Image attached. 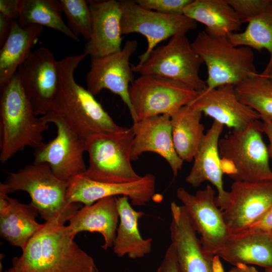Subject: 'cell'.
<instances>
[{
  "mask_svg": "<svg viewBox=\"0 0 272 272\" xmlns=\"http://www.w3.org/2000/svg\"><path fill=\"white\" fill-rule=\"evenodd\" d=\"M86 56L83 53L57 61L56 93L49 111L40 117L48 124L55 119L62 121L85 141L94 134L116 132L126 128L116 124L95 96L76 82L75 70Z\"/></svg>",
  "mask_w": 272,
  "mask_h": 272,
  "instance_id": "obj_1",
  "label": "cell"
},
{
  "mask_svg": "<svg viewBox=\"0 0 272 272\" xmlns=\"http://www.w3.org/2000/svg\"><path fill=\"white\" fill-rule=\"evenodd\" d=\"M74 239L67 226L45 222L21 256L13 258V266L16 272H99Z\"/></svg>",
  "mask_w": 272,
  "mask_h": 272,
  "instance_id": "obj_2",
  "label": "cell"
},
{
  "mask_svg": "<svg viewBox=\"0 0 272 272\" xmlns=\"http://www.w3.org/2000/svg\"><path fill=\"white\" fill-rule=\"evenodd\" d=\"M48 128V123L35 114L16 73L1 89V162H7L26 147H38Z\"/></svg>",
  "mask_w": 272,
  "mask_h": 272,
  "instance_id": "obj_3",
  "label": "cell"
},
{
  "mask_svg": "<svg viewBox=\"0 0 272 272\" xmlns=\"http://www.w3.org/2000/svg\"><path fill=\"white\" fill-rule=\"evenodd\" d=\"M68 183L57 178L46 163L33 162L15 172L9 173L0 188L8 194L16 191L27 192L31 203L47 222L64 225L80 206L66 198Z\"/></svg>",
  "mask_w": 272,
  "mask_h": 272,
  "instance_id": "obj_4",
  "label": "cell"
},
{
  "mask_svg": "<svg viewBox=\"0 0 272 272\" xmlns=\"http://www.w3.org/2000/svg\"><path fill=\"white\" fill-rule=\"evenodd\" d=\"M261 119L242 129H232L219 142L224 173L234 181L272 180L269 155L265 145Z\"/></svg>",
  "mask_w": 272,
  "mask_h": 272,
  "instance_id": "obj_5",
  "label": "cell"
},
{
  "mask_svg": "<svg viewBox=\"0 0 272 272\" xmlns=\"http://www.w3.org/2000/svg\"><path fill=\"white\" fill-rule=\"evenodd\" d=\"M191 46L207 66L206 88L235 86L258 74L252 49L234 45L228 36H215L205 30L199 32Z\"/></svg>",
  "mask_w": 272,
  "mask_h": 272,
  "instance_id": "obj_6",
  "label": "cell"
},
{
  "mask_svg": "<svg viewBox=\"0 0 272 272\" xmlns=\"http://www.w3.org/2000/svg\"><path fill=\"white\" fill-rule=\"evenodd\" d=\"M133 138L131 127L90 137L86 140L89 163L83 175L94 181L110 183L140 179L142 176L134 170L131 163Z\"/></svg>",
  "mask_w": 272,
  "mask_h": 272,
  "instance_id": "obj_7",
  "label": "cell"
},
{
  "mask_svg": "<svg viewBox=\"0 0 272 272\" xmlns=\"http://www.w3.org/2000/svg\"><path fill=\"white\" fill-rule=\"evenodd\" d=\"M203 63L186 34H179L171 37L166 44L157 46L144 62L132 64L131 68L133 72L141 76L174 80L199 92L207 87L199 75Z\"/></svg>",
  "mask_w": 272,
  "mask_h": 272,
  "instance_id": "obj_8",
  "label": "cell"
},
{
  "mask_svg": "<svg viewBox=\"0 0 272 272\" xmlns=\"http://www.w3.org/2000/svg\"><path fill=\"white\" fill-rule=\"evenodd\" d=\"M128 91L137 121L159 115L171 118L188 105L197 94V91L181 83L141 75L134 80Z\"/></svg>",
  "mask_w": 272,
  "mask_h": 272,
  "instance_id": "obj_9",
  "label": "cell"
},
{
  "mask_svg": "<svg viewBox=\"0 0 272 272\" xmlns=\"http://www.w3.org/2000/svg\"><path fill=\"white\" fill-rule=\"evenodd\" d=\"M122 16V35L138 33L147 41L146 51L139 56V64L162 41L179 34H186L197 28V23L183 14H167L144 8L135 1H119Z\"/></svg>",
  "mask_w": 272,
  "mask_h": 272,
  "instance_id": "obj_10",
  "label": "cell"
},
{
  "mask_svg": "<svg viewBox=\"0 0 272 272\" xmlns=\"http://www.w3.org/2000/svg\"><path fill=\"white\" fill-rule=\"evenodd\" d=\"M216 191L210 185L191 194L182 187L176 191L193 226L200 235L204 251L216 256L230 233L225 222L223 211L217 205Z\"/></svg>",
  "mask_w": 272,
  "mask_h": 272,
  "instance_id": "obj_11",
  "label": "cell"
},
{
  "mask_svg": "<svg viewBox=\"0 0 272 272\" xmlns=\"http://www.w3.org/2000/svg\"><path fill=\"white\" fill-rule=\"evenodd\" d=\"M138 47L134 40H127L123 48L116 52L92 58L86 76L87 89L94 96L103 89L119 96L127 106L133 122L137 121L129 96V83L134 76L129 59Z\"/></svg>",
  "mask_w": 272,
  "mask_h": 272,
  "instance_id": "obj_12",
  "label": "cell"
},
{
  "mask_svg": "<svg viewBox=\"0 0 272 272\" xmlns=\"http://www.w3.org/2000/svg\"><path fill=\"white\" fill-rule=\"evenodd\" d=\"M17 73L35 114L45 115L52 104L58 81L57 61L51 51L42 46L31 52Z\"/></svg>",
  "mask_w": 272,
  "mask_h": 272,
  "instance_id": "obj_13",
  "label": "cell"
},
{
  "mask_svg": "<svg viewBox=\"0 0 272 272\" xmlns=\"http://www.w3.org/2000/svg\"><path fill=\"white\" fill-rule=\"evenodd\" d=\"M170 234L181 272H224L218 256L207 253L183 206L170 204Z\"/></svg>",
  "mask_w": 272,
  "mask_h": 272,
  "instance_id": "obj_14",
  "label": "cell"
},
{
  "mask_svg": "<svg viewBox=\"0 0 272 272\" xmlns=\"http://www.w3.org/2000/svg\"><path fill=\"white\" fill-rule=\"evenodd\" d=\"M51 123L56 125V135L34 149V162L48 164L57 178L68 183L87 169L84 159L86 141L73 132L62 121L55 119Z\"/></svg>",
  "mask_w": 272,
  "mask_h": 272,
  "instance_id": "obj_15",
  "label": "cell"
},
{
  "mask_svg": "<svg viewBox=\"0 0 272 272\" xmlns=\"http://www.w3.org/2000/svg\"><path fill=\"white\" fill-rule=\"evenodd\" d=\"M156 177L148 173L137 181L125 183H110L91 180L83 174L68 182L66 198L69 203L90 206L107 197L124 196L132 205L143 206L155 195Z\"/></svg>",
  "mask_w": 272,
  "mask_h": 272,
  "instance_id": "obj_16",
  "label": "cell"
},
{
  "mask_svg": "<svg viewBox=\"0 0 272 272\" xmlns=\"http://www.w3.org/2000/svg\"><path fill=\"white\" fill-rule=\"evenodd\" d=\"M272 206V180L234 181L223 211L230 233L248 229Z\"/></svg>",
  "mask_w": 272,
  "mask_h": 272,
  "instance_id": "obj_17",
  "label": "cell"
},
{
  "mask_svg": "<svg viewBox=\"0 0 272 272\" xmlns=\"http://www.w3.org/2000/svg\"><path fill=\"white\" fill-rule=\"evenodd\" d=\"M232 129H242L260 120L257 112L241 102L232 85H223L209 91L197 92L187 105Z\"/></svg>",
  "mask_w": 272,
  "mask_h": 272,
  "instance_id": "obj_18",
  "label": "cell"
},
{
  "mask_svg": "<svg viewBox=\"0 0 272 272\" xmlns=\"http://www.w3.org/2000/svg\"><path fill=\"white\" fill-rule=\"evenodd\" d=\"M91 18V32L84 53L92 58L106 56L121 49L122 11L119 1H87Z\"/></svg>",
  "mask_w": 272,
  "mask_h": 272,
  "instance_id": "obj_19",
  "label": "cell"
},
{
  "mask_svg": "<svg viewBox=\"0 0 272 272\" xmlns=\"http://www.w3.org/2000/svg\"><path fill=\"white\" fill-rule=\"evenodd\" d=\"M131 128L134 133L131 160H137L146 152L156 153L168 163L175 178L184 161L174 147L171 117L167 115L150 117L133 122Z\"/></svg>",
  "mask_w": 272,
  "mask_h": 272,
  "instance_id": "obj_20",
  "label": "cell"
},
{
  "mask_svg": "<svg viewBox=\"0 0 272 272\" xmlns=\"http://www.w3.org/2000/svg\"><path fill=\"white\" fill-rule=\"evenodd\" d=\"M224 125L213 121L210 128L205 133L202 141L193 158L191 169L185 178L192 186L196 187L203 182L209 181L217 190L215 200L217 205L224 211L227 206L229 191L224 188L219 142Z\"/></svg>",
  "mask_w": 272,
  "mask_h": 272,
  "instance_id": "obj_21",
  "label": "cell"
},
{
  "mask_svg": "<svg viewBox=\"0 0 272 272\" xmlns=\"http://www.w3.org/2000/svg\"><path fill=\"white\" fill-rule=\"evenodd\" d=\"M217 256L233 266L243 264L272 268V231L247 229L230 233Z\"/></svg>",
  "mask_w": 272,
  "mask_h": 272,
  "instance_id": "obj_22",
  "label": "cell"
},
{
  "mask_svg": "<svg viewBox=\"0 0 272 272\" xmlns=\"http://www.w3.org/2000/svg\"><path fill=\"white\" fill-rule=\"evenodd\" d=\"M39 215L30 202L25 204L0 191V235L12 246L23 250L44 226L37 222Z\"/></svg>",
  "mask_w": 272,
  "mask_h": 272,
  "instance_id": "obj_23",
  "label": "cell"
},
{
  "mask_svg": "<svg viewBox=\"0 0 272 272\" xmlns=\"http://www.w3.org/2000/svg\"><path fill=\"white\" fill-rule=\"evenodd\" d=\"M116 197H105L80 208L69 220L71 235L75 238L83 231L97 232L104 238L101 247L104 250L112 247L119 219Z\"/></svg>",
  "mask_w": 272,
  "mask_h": 272,
  "instance_id": "obj_24",
  "label": "cell"
},
{
  "mask_svg": "<svg viewBox=\"0 0 272 272\" xmlns=\"http://www.w3.org/2000/svg\"><path fill=\"white\" fill-rule=\"evenodd\" d=\"M128 199L124 196L116 197L119 219L112 247L119 257L127 255L132 259L141 258L152 251L153 239H144L141 236L138 222L145 214L134 210Z\"/></svg>",
  "mask_w": 272,
  "mask_h": 272,
  "instance_id": "obj_25",
  "label": "cell"
},
{
  "mask_svg": "<svg viewBox=\"0 0 272 272\" xmlns=\"http://www.w3.org/2000/svg\"><path fill=\"white\" fill-rule=\"evenodd\" d=\"M43 29V26L38 25L22 26L18 21L13 22L10 32L1 47V89L9 82L27 58Z\"/></svg>",
  "mask_w": 272,
  "mask_h": 272,
  "instance_id": "obj_26",
  "label": "cell"
},
{
  "mask_svg": "<svg viewBox=\"0 0 272 272\" xmlns=\"http://www.w3.org/2000/svg\"><path fill=\"white\" fill-rule=\"evenodd\" d=\"M183 15L206 26L215 36H227L240 29L243 24L227 0H192Z\"/></svg>",
  "mask_w": 272,
  "mask_h": 272,
  "instance_id": "obj_27",
  "label": "cell"
},
{
  "mask_svg": "<svg viewBox=\"0 0 272 272\" xmlns=\"http://www.w3.org/2000/svg\"><path fill=\"white\" fill-rule=\"evenodd\" d=\"M202 113L188 105L171 118L172 135L176 153L183 161L191 162L202 141L205 127Z\"/></svg>",
  "mask_w": 272,
  "mask_h": 272,
  "instance_id": "obj_28",
  "label": "cell"
},
{
  "mask_svg": "<svg viewBox=\"0 0 272 272\" xmlns=\"http://www.w3.org/2000/svg\"><path fill=\"white\" fill-rule=\"evenodd\" d=\"M62 12L59 1L20 0L18 22L22 26L38 25L47 27L80 42L78 36L63 21Z\"/></svg>",
  "mask_w": 272,
  "mask_h": 272,
  "instance_id": "obj_29",
  "label": "cell"
},
{
  "mask_svg": "<svg viewBox=\"0 0 272 272\" xmlns=\"http://www.w3.org/2000/svg\"><path fill=\"white\" fill-rule=\"evenodd\" d=\"M248 23L246 29L227 36L236 46H245L257 50H266L270 55L266 66L272 64V0L257 16Z\"/></svg>",
  "mask_w": 272,
  "mask_h": 272,
  "instance_id": "obj_30",
  "label": "cell"
},
{
  "mask_svg": "<svg viewBox=\"0 0 272 272\" xmlns=\"http://www.w3.org/2000/svg\"><path fill=\"white\" fill-rule=\"evenodd\" d=\"M239 100L258 113L261 120L272 121V80L258 73L236 85Z\"/></svg>",
  "mask_w": 272,
  "mask_h": 272,
  "instance_id": "obj_31",
  "label": "cell"
},
{
  "mask_svg": "<svg viewBox=\"0 0 272 272\" xmlns=\"http://www.w3.org/2000/svg\"><path fill=\"white\" fill-rule=\"evenodd\" d=\"M62 12L76 32L88 40L91 32V18L87 1L60 0Z\"/></svg>",
  "mask_w": 272,
  "mask_h": 272,
  "instance_id": "obj_32",
  "label": "cell"
},
{
  "mask_svg": "<svg viewBox=\"0 0 272 272\" xmlns=\"http://www.w3.org/2000/svg\"><path fill=\"white\" fill-rule=\"evenodd\" d=\"M240 21L248 23L259 15L270 0H227Z\"/></svg>",
  "mask_w": 272,
  "mask_h": 272,
  "instance_id": "obj_33",
  "label": "cell"
},
{
  "mask_svg": "<svg viewBox=\"0 0 272 272\" xmlns=\"http://www.w3.org/2000/svg\"><path fill=\"white\" fill-rule=\"evenodd\" d=\"M192 0H136L141 6L167 14H183L184 8Z\"/></svg>",
  "mask_w": 272,
  "mask_h": 272,
  "instance_id": "obj_34",
  "label": "cell"
},
{
  "mask_svg": "<svg viewBox=\"0 0 272 272\" xmlns=\"http://www.w3.org/2000/svg\"><path fill=\"white\" fill-rule=\"evenodd\" d=\"M157 272H181L172 244L167 249Z\"/></svg>",
  "mask_w": 272,
  "mask_h": 272,
  "instance_id": "obj_35",
  "label": "cell"
},
{
  "mask_svg": "<svg viewBox=\"0 0 272 272\" xmlns=\"http://www.w3.org/2000/svg\"><path fill=\"white\" fill-rule=\"evenodd\" d=\"M20 0H1L0 14L8 19L16 21L19 17Z\"/></svg>",
  "mask_w": 272,
  "mask_h": 272,
  "instance_id": "obj_36",
  "label": "cell"
},
{
  "mask_svg": "<svg viewBox=\"0 0 272 272\" xmlns=\"http://www.w3.org/2000/svg\"><path fill=\"white\" fill-rule=\"evenodd\" d=\"M248 229L272 231V206Z\"/></svg>",
  "mask_w": 272,
  "mask_h": 272,
  "instance_id": "obj_37",
  "label": "cell"
},
{
  "mask_svg": "<svg viewBox=\"0 0 272 272\" xmlns=\"http://www.w3.org/2000/svg\"><path fill=\"white\" fill-rule=\"evenodd\" d=\"M13 21L0 14V46L5 43L11 29Z\"/></svg>",
  "mask_w": 272,
  "mask_h": 272,
  "instance_id": "obj_38",
  "label": "cell"
},
{
  "mask_svg": "<svg viewBox=\"0 0 272 272\" xmlns=\"http://www.w3.org/2000/svg\"><path fill=\"white\" fill-rule=\"evenodd\" d=\"M261 121L262 132L266 134L269 141L267 148L269 157L272 158V121L261 120Z\"/></svg>",
  "mask_w": 272,
  "mask_h": 272,
  "instance_id": "obj_39",
  "label": "cell"
},
{
  "mask_svg": "<svg viewBox=\"0 0 272 272\" xmlns=\"http://www.w3.org/2000/svg\"><path fill=\"white\" fill-rule=\"evenodd\" d=\"M227 272H259L255 267L247 264H239L233 266Z\"/></svg>",
  "mask_w": 272,
  "mask_h": 272,
  "instance_id": "obj_40",
  "label": "cell"
},
{
  "mask_svg": "<svg viewBox=\"0 0 272 272\" xmlns=\"http://www.w3.org/2000/svg\"><path fill=\"white\" fill-rule=\"evenodd\" d=\"M262 73L267 76L272 80V64L266 66Z\"/></svg>",
  "mask_w": 272,
  "mask_h": 272,
  "instance_id": "obj_41",
  "label": "cell"
},
{
  "mask_svg": "<svg viewBox=\"0 0 272 272\" xmlns=\"http://www.w3.org/2000/svg\"><path fill=\"white\" fill-rule=\"evenodd\" d=\"M4 272H16V271L15 268L13 266H12L11 268H10L9 269L5 270Z\"/></svg>",
  "mask_w": 272,
  "mask_h": 272,
  "instance_id": "obj_42",
  "label": "cell"
},
{
  "mask_svg": "<svg viewBox=\"0 0 272 272\" xmlns=\"http://www.w3.org/2000/svg\"><path fill=\"white\" fill-rule=\"evenodd\" d=\"M265 272H272V268L265 269Z\"/></svg>",
  "mask_w": 272,
  "mask_h": 272,
  "instance_id": "obj_43",
  "label": "cell"
}]
</instances>
